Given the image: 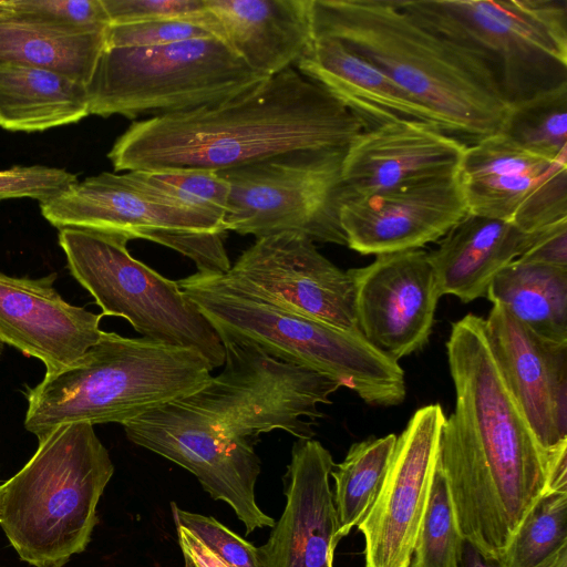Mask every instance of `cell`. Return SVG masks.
Segmentation results:
<instances>
[{
	"label": "cell",
	"instance_id": "52a82bcc",
	"mask_svg": "<svg viewBox=\"0 0 567 567\" xmlns=\"http://www.w3.org/2000/svg\"><path fill=\"white\" fill-rule=\"evenodd\" d=\"M401 4L478 55L508 106L567 84V0H401Z\"/></svg>",
	"mask_w": 567,
	"mask_h": 567
},
{
	"label": "cell",
	"instance_id": "b9f144b4",
	"mask_svg": "<svg viewBox=\"0 0 567 567\" xmlns=\"http://www.w3.org/2000/svg\"><path fill=\"white\" fill-rule=\"evenodd\" d=\"M537 567H567V545L563 546Z\"/></svg>",
	"mask_w": 567,
	"mask_h": 567
},
{
	"label": "cell",
	"instance_id": "6da1fadb",
	"mask_svg": "<svg viewBox=\"0 0 567 567\" xmlns=\"http://www.w3.org/2000/svg\"><path fill=\"white\" fill-rule=\"evenodd\" d=\"M454 412L442 425L437 464L463 538L501 559L525 516L548 491L542 449L491 352L484 318L468 313L446 342Z\"/></svg>",
	"mask_w": 567,
	"mask_h": 567
},
{
	"label": "cell",
	"instance_id": "9c48e42d",
	"mask_svg": "<svg viewBox=\"0 0 567 567\" xmlns=\"http://www.w3.org/2000/svg\"><path fill=\"white\" fill-rule=\"evenodd\" d=\"M59 245L76 281L102 316L121 317L144 338L200 353L212 369L223 367L225 349L212 324L179 289L135 259L120 235L59 229Z\"/></svg>",
	"mask_w": 567,
	"mask_h": 567
},
{
	"label": "cell",
	"instance_id": "83f0119b",
	"mask_svg": "<svg viewBox=\"0 0 567 567\" xmlns=\"http://www.w3.org/2000/svg\"><path fill=\"white\" fill-rule=\"evenodd\" d=\"M485 298L539 337L567 342V268L516 259L494 277Z\"/></svg>",
	"mask_w": 567,
	"mask_h": 567
},
{
	"label": "cell",
	"instance_id": "8fae6325",
	"mask_svg": "<svg viewBox=\"0 0 567 567\" xmlns=\"http://www.w3.org/2000/svg\"><path fill=\"white\" fill-rule=\"evenodd\" d=\"M223 370L183 398L208 415L231 439L254 441L281 430L298 440L315 436L312 425L323 416L341 386L313 370L280 361L249 342L221 339Z\"/></svg>",
	"mask_w": 567,
	"mask_h": 567
},
{
	"label": "cell",
	"instance_id": "e575fe53",
	"mask_svg": "<svg viewBox=\"0 0 567 567\" xmlns=\"http://www.w3.org/2000/svg\"><path fill=\"white\" fill-rule=\"evenodd\" d=\"M176 526L184 527L229 567H264L259 548L212 516L188 512L171 504Z\"/></svg>",
	"mask_w": 567,
	"mask_h": 567
},
{
	"label": "cell",
	"instance_id": "74e56055",
	"mask_svg": "<svg viewBox=\"0 0 567 567\" xmlns=\"http://www.w3.org/2000/svg\"><path fill=\"white\" fill-rule=\"evenodd\" d=\"M78 182L75 174L64 168L30 165L0 171V202L11 198H32L44 203Z\"/></svg>",
	"mask_w": 567,
	"mask_h": 567
},
{
	"label": "cell",
	"instance_id": "ba28073f",
	"mask_svg": "<svg viewBox=\"0 0 567 567\" xmlns=\"http://www.w3.org/2000/svg\"><path fill=\"white\" fill-rule=\"evenodd\" d=\"M223 40L161 47H104L87 86L90 115L128 118L193 110L261 81Z\"/></svg>",
	"mask_w": 567,
	"mask_h": 567
},
{
	"label": "cell",
	"instance_id": "5b68a950",
	"mask_svg": "<svg viewBox=\"0 0 567 567\" xmlns=\"http://www.w3.org/2000/svg\"><path fill=\"white\" fill-rule=\"evenodd\" d=\"M114 473L89 423H68L39 439L27 464L0 485V527L20 559L64 567L97 523L99 501Z\"/></svg>",
	"mask_w": 567,
	"mask_h": 567
},
{
	"label": "cell",
	"instance_id": "d4e9b609",
	"mask_svg": "<svg viewBox=\"0 0 567 567\" xmlns=\"http://www.w3.org/2000/svg\"><path fill=\"white\" fill-rule=\"evenodd\" d=\"M538 231L467 213L427 252L441 296L463 302L485 297L494 277L530 248Z\"/></svg>",
	"mask_w": 567,
	"mask_h": 567
},
{
	"label": "cell",
	"instance_id": "d590c367",
	"mask_svg": "<svg viewBox=\"0 0 567 567\" xmlns=\"http://www.w3.org/2000/svg\"><path fill=\"white\" fill-rule=\"evenodd\" d=\"M110 25L183 19L207 27L223 40L219 24L205 0H102Z\"/></svg>",
	"mask_w": 567,
	"mask_h": 567
},
{
	"label": "cell",
	"instance_id": "e0dca14e",
	"mask_svg": "<svg viewBox=\"0 0 567 567\" xmlns=\"http://www.w3.org/2000/svg\"><path fill=\"white\" fill-rule=\"evenodd\" d=\"M348 271L361 334L396 361L420 351L429 341L441 297L427 251L382 254Z\"/></svg>",
	"mask_w": 567,
	"mask_h": 567
},
{
	"label": "cell",
	"instance_id": "7a4b0ae2",
	"mask_svg": "<svg viewBox=\"0 0 567 567\" xmlns=\"http://www.w3.org/2000/svg\"><path fill=\"white\" fill-rule=\"evenodd\" d=\"M362 131L333 95L290 68L221 101L133 122L107 157L115 172H221L295 151H347Z\"/></svg>",
	"mask_w": 567,
	"mask_h": 567
},
{
	"label": "cell",
	"instance_id": "8d00e7d4",
	"mask_svg": "<svg viewBox=\"0 0 567 567\" xmlns=\"http://www.w3.org/2000/svg\"><path fill=\"white\" fill-rule=\"evenodd\" d=\"M212 37H215V34L207 27L193 20H157L110 25L105 33V47H161Z\"/></svg>",
	"mask_w": 567,
	"mask_h": 567
},
{
	"label": "cell",
	"instance_id": "4fadbf2b",
	"mask_svg": "<svg viewBox=\"0 0 567 567\" xmlns=\"http://www.w3.org/2000/svg\"><path fill=\"white\" fill-rule=\"evenodd\" d=\"M127 439L193 473L214 498L226 502L246 534L274 527L256 502L260 460L248 441L225 435L200 410L182 399L123 424Z\"/></svg>",
	"mask_w": 567,
	"mask_h": 567
},
{
	"label": "cell",
	"instance_id": "7bdbcfd3",
	"mask_svg": "<svg viewBox=\"0 0 567 567\" xmlns=\"http://www.w3.org/2000/svg\"><path fill=\"white\" fill-rule=\"evenodd\" d=\"M3 346H4V343L0 340V358H1V354H2V351H3Z\"/></svg>",
	"mask_w": 567,
	"mask_h": 567
},
{
	"label": "cell",
	"instance_id": "8992f818",
	"mask_svg": "<svg viewBox=\"0 0 567 567\" xmlns=\"http://www.w3.org/2000/svg\"><path fill=\"white\" fill-rule=\"evenodd\" d=\"M221 339L254 343L268 355L321 373L370 405L401 404L406 395L399 361L360 331L285 310L227 284L220 274L196 272L176 281Z\"/></svg>",
	"mask_w": 567,
	"mask_h": 567
},
{
	"label": "cell",
	"instance_id": "4316f807",
	"mask_svg": "<svg viewBox=\"0 0 567 567\" xmlns=\"http://www.w3.org/2000/svg\"><path fill=\"white\" fill-rule=\"evenodd\" d=\"M106 30H64L0 9V62L48 69L89 86L105 47Z\"/></svg>",
	"mask_w": 567,
	"mask_h": 567
},
{
	"label": "cell",
	"instance_id": "44dd1931",
	"mask_svg": "<svg viewBox=\"0 0 567 567\" xmlns=\"http://www.w3.org/2000/svg\"><path fill=\"white\" fill-rule=\"evenodd\" d=\"M466 146L439 127L416 121L362 131L342 161L341 205L403 184L455 175Z\"/></svg>",
	"mask_w": 567,
	"mask_h": 567
},
{
	"label": "cell",
	"instance_id": "60d3db41",
	"mask_svg": "<svg viewBox=\"0 0 567 567\" xmlns=\"http://www.w3.org/2000/svg\"><path fill=\"white\" fill-rule=\"evenodd\" d=\"M458 567H503L499 559L485 557L465 540Z\"/></svg>",
	"mask_w": 567,
	"mask_h": 567
},
{
	"label": "cell",
	"instance_id": "277c9868",
	"mask_svg": "<svg viewBox=\"0 0 567 567\" xmlns=\"http://www.w3.org/2000/svg\"><path fill=\"white\" fill-rule=\"evenodd\" d=\"M212 370L193 349L103 331L75 362L29 389L24 427L39 440L68 423L123 425L194 393Z\"/></svg>",
	"mask_w": 567,
	"mask_h": 567
},
{
	"label": "cell",
	"instance_id": "5bb4252c",
	"mask_svg": "<svg viewBox=\"0 0 567 567\" xmlns=\"http://www.w3.org/2000/svg\"><path fill=\"white\" fill-rule=\"evenodd\" d=\"M221 278L240 291L285 310L359 331L354 285L302 234L256 238Z\"/></svg>",
	"mask_w": 567,
	"mask_h": 567
},
{
	"label": "cell",
	"instance_id": "d6a6232c",
	"mask_svg": "<svg viewBox=\"0 0 567 567\" xmlns=\"http://www.w3.org/2000/svg\"><path fill=\"white\" fill-rule=\"evenodd\" d=\"M131 172L168 197L224 219L230 187L219 172L199 168Z\"/></svg>",
	"mask_w": 567,
	"mask_h": 567
},
{
	"label": "cell",
	"instance_id": "f546056e",
	"mask_svg": "<svg viewBox=\"0 0 567 567\" xmlns=\"http://www.w3.org/2000/svg\"><path fill=\"white\" fill-rule=\"evenodd\" d=\"M498 134L534 155L567 162V84L509 106Z\"/></svg>",
	"mask_w": 567,
	"mask_h": 567
},
{
	"label": "cell",
	"instance_id": "9a60e30c",
	"mask_svg": "<svg viewBox=\"0 0 567 567\" xmlns=\"http://www.w3.org/2000/svg\"><path fill=\"white\" fill-rule=\"evenodd\" d=\"M457 178L470 214L526 233L567 219V162L534 155L498 133L466 146Z\"/></svg>",
	"mask_w": 567,
	"mask_h": 567
},
{
	"label": "cell",
	"instance_id": "30bf717a",
	"mask_svg": "<svg viewBox=\"0 0 567 567\" xmlns=\"http://www.w3.org/2000/svg\"><path fill=\"white\" fill-rule=\"evenodd\" d=\"M54 227L146 239L190 258L202 274L230 269L223 217L173 199L144 184L134 172H103L75 182L41 203Z\"/></svg>",
	"mask_w": 567,
	"mask_h": 567
},
{
	"label": "cell",
	"instance_id": "f1b7e54d",
	"mask_svg": "<svg viewBox=\"0 0 567 567\" xmlns=\"http://www.w3.org/2000/svg\"><path fill=\"white\" fill-rule=\"evenodd\" d=\"M395 443V434L357 442L331 471L339 540L369 513L383 484Z\"/></svg>",
	"mask_w": 567,
	"mask_h": 567
},
{
	"label": "cell",
	"instance_id": "cb8c5ba5",
	"mask_svg": "<svg viewBox=\"0 0 567 567\" xmlns=\"http://www.w3.org/2000/svg\"><path fill=\"white\" fill-rule=\"evenodd\" d=\"M295 68L333 95L363 131L403 120L422 122L443 131L432 112L406 94L383 71L336 39H315L310 52Z\"/></svg>",
	"mask_w": 567,
	"mask_h": 567
},
{
	"label": "cell",
	"instance_id": "f35d334b",
	"mask_svg": "<svg viewBox=\"0 0 567 567\" xmlns=\"http://www.w3.org/2000/svg\"><path fill=\"white\" fill-rule=\"evenodd\" d=\"M517 259L567 268V219L540 229L530 248Z\"/></svg>",
	"mask_w": 567,
	"mask_h": 567
},
{
	"label": "cell",
	"instance_id": "1f68e13d",
	"mask_svg": "<svg viewBox=\"0 0 567 567\" xmlns=\"http://www.w3.org/2000/svg\"><path fill=\"white\" fill-rule=\"evenodd\" d=\"M567 545V491H547L523 519L499 559L503 567H537Z\"/></svg>",
	"mask_w": 567,
	"mask_h": 567
},
{
	"label": "cell",
	"instance_id": "836d02e7",
	"mask_svg": "<svg viewBox=\"0 0 567 567\" xmlns=\"http://www.w3.org/2000/svg\"><path fill=\"white\" fill-rule=\"evenodd\" d=\"M0 9L71 31H105L110 27L102 0H0Z\"/></svg>",
	"mask_w": 567,
	"mask_h": 567
},
{
	"label": "cell",
	"instance_id": "3957f363",
	"mask_svg": "<svg viewBox=\"0 0 567 567\" xmlns=\"http://www.w3.org/2000/svg\"><path fill=\"white\" fill-rule=\"evenodd\" d=\"M315 39L330 38L383 71L472 145L497 134L508 113L483 60L408 12L401 0H311Z\"/></svg>",
	"mask_w": 567,
	"mask_h": 567
},
{
	"label": "cell",
	"instance_id": "603a6c76",
	"mask_svg": "<svg viewBox=\"0 0 567 567\" xmlns=\"http://www.w3.org/2000/svg\"><path fill=\"white\" fill-rule=\"evenodd\" d=\"M223 41L257 74L295 68L315 43L311 0H205Z\"/></svg>",
	"mask_w": 567,
	"mask_h": 567
},
{
	"label": "cell",
	"instance_id": "4dcf8cb0",
	"mask_svg": "<svg viewBox=\"0 0 567 567\" xmlns=\"http://www.w3.org/2000/svg\"><path fill=\"white\" fill-rule=\"evenodd\" d=\"M464 543L446 478L436 462L409 567H458Z\"/></svg>",
	"mask_w": 567,
	"mask_h": 567
},
{
	"label": "cell",
	"instance_id": "484cf974",
	"mask_svg": "<svg viewBox=\"0 0 567 567\" xmlns=\"http://www.w3.org/2000/svg\"><path fill=\"white\" fill-rule=\"evenodd\" d=\"M89 115L84 84L48 69L0 62V127L42 132Z\"/></svg>",
	"mask_w": 567,
	"mask_h": 567
},
{
	"label": "cell",
	"instance_id": "ffe728a7",
	"mask_svg": "<svg viewBox=\"0 0 567 567\" xmlns=\"http://www.w3.org/2000/svg\"><path fill=\"white\" fill-rule=\"evenodd\" d=\"M331 453L317 440H297L286 473V506L267 543L264 567H333L339 543L330 487Z\"/></svg>",
	"mask_w": 567,
	"mask_h": 567
},
{
	"label": "cell",
	"instance_id": "ab89813d",
	"mask_svg": "<svg viewBox=\"0 0 567 567\" xmlns=\"http://www.w3.org/2000/svg\"><path fill=\"white\" fill-rule=\"evenodd\" d=\"M185 567H229L187 529L176 526Z\"/></svg>",
	"mask_w": 567,
	"mask_h": 567
},
{
	"label": "cell",
	"instance_id": "ac0fdd59",
	"mask_svg": "<svg viewBox=\"0 0 567 567\" xmlns=\"http://www.w3.org/2000/svg\"><path fill=\"white\" fill-rule=\"evenodd\" d=\"M467 214L457 174L421 179L344 202L347 246L361 255L421 249Z\"/></svg>",
	"mask_w": 567,
	"mask_h": 567
},
{
	"label": "cell",
	"instance_id": "7402d4cb",
	"mask_svg": "<svg viewBox=\"0 0 567 567\" xmlns=\"http://www.w3.org/2000/svg\"><path fill=\"white\" fill-rule=\"evenodd\" d=\"M56 275L33 279L0 271V340L39 359L45 374L75 362L99 341L102 313L68 303L55 290Z\"/></svg>",
	"mask_w": 567,
	"mask_h": 567
},
{
	"label": "cell",
	"instance_id": "7c38bea8",
	"mask_svg": "<svg viewBox=\"0 0 567 567\" xmlns=\"http://www.w3.org/2000/svg\"><path fill=\"white\" fill-rule=\"evenodd\" d=\"M346 151L305 150L219 172L230 192L226 231L256 238L298 233L347 245L340 224V173Z\"/></svg>",
	"mask_w": 567,
	"mask_h": 567
},
{
	"label": "cell",
	"instance_id": "2e32d148",
	"mask_svg": "<svg viewBox=\"0 0 567 567\" xmlns=\"http://www.w3.org/2000/svg\"><path fill=\"white\" fill-rule=\"evenodd\" d=\"M445 415L440 404L416 410L396 436L381 489L357 526L365 567H409L437 462Z\"/></svg>",
	"mask_w": 567,
	"mask_h": 567
},
{
	"label": "cell",
	"instance_id": "d6986e66",
	"mask_svg": "<svg viewBox=\"0 0 567 567\" xmlns=\"http://www.w3.org/2000/svg\"><path fill=\"white\" fill-rule=\"evenodd\" d=\"M498 370L544 451L567 444V342L544 339L493 305L484 319Z\"/></svg>",
	"mask_w": 567,
	"mask_h": 567
}]
</instances>
